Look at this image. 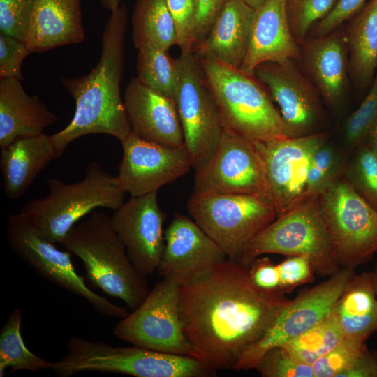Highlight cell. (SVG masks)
<instances>
[{
	"instance_id": "1",
	"label": "cell",
	"mask_w": 377,
	"mask_h": 377,
	"mask_svg": "<svg viewBox=\"0 0 377 377\" xmlns=\"http://www.w3.org/2000/svg\"><path fill=\"white\" fill-rule=\"evenodd\" d=\"M251 283L248 266L226 258L179 288L184 335L198 357L216 370L232 369L289 302Z\"/></svg>"
},
{
	"instance_id": "2",
	"label": "cell",
	"mask_w": 377,
	"mask_h": 377,
	"mask_svg": "<svg viewBox=\"0 0 377 377\" xmlns=\"http://www.w3.org/2000/svg\"><path fill=\"white\" fill-rule=\"evenodd\" d=\"M127 20V7L120 5L105 24L96 66L84 76L61 79L75 100V110L70 123L51 135L59 156L73 140L86 135L104 133L121 142L131 133L120 93Z\"/></svg>"
},
{
	"instance_id": "3",
	"label": "cell",
	"mask_w": 377,
	"mask_h": 377,
	"mask_svg": "<svg viewBox=\"0 0 377 377\" xmlns=\"http://www.w3.org/2000/svg\"><path fill=\"white\" fill-rule=\"evenodd\" d=\"M60 244L82 261L90 285L121 300L131 312L149 294L145 276L131 262L107 214L93 211L71 228Z\"/></svg>"
},
{
	"instance_id": "4",
	"label": "cell",
	"mask_w": 377,
	"mask_h": 377,
	"mask_svg": "<svg viewBox=\"0 0 377 377\" xmlns=\"http://www.w3.org/2000/svg\"><path fill=\"white\" fill-rule=\"evenodd\" d=\"M48 194L25 204L13 219L34 229L54 244H61L81 219L98 208L116 210L124 202L125 191L116 177L97 162H91L84 178L67 184L60 179L47 181Z\"/></svg>"
},
{
	"instance_id": "5",
	"label": "cell",
	"mask_w": 377,
	"mask_h": 377,
	"mask_svg": "<svg viewBox=\"0 0 377 377\" xmlns=\"http://www.w3.org/2000/svg\"><path fill=\"white\" fill-rule=\"evenodd\" d=\"M196 57L223 128L252 142L286 138L280 112L254 75L210 56Z\"/></svg>"
},
{
	"instance_id": "6",
	"label": "cell",
	"mask_w": 377,
	"mask_h": 377,
	"mask_svg": "<svg viewBox=\"0 0 377 377\" xmlns=\"http://www.w3.org/2000/svg\"><path fill=\"white\" fill-rule=\"evenodd\" d=\"M59 377L82 372L122 374L135 377H212L216 370L200 359L132 345L109 343L72 337L66 353L51 369Z\"/></svg>"
},
{
	"instance_id": "7",
	"label": "cell",
	"mask_w": 377,
	"mask_h": 377,
	"mask_svg": "<svg viewBox=\"0 0 377 377\" xmlns=\"http://www.w3.org/2000/svg\"><path fill=\"white\" fill-rule=\"evenodd\" d=\"M267 253L306 256L320 276L329 277L340 269L318 198H309L277 216L246 246L239 262L249 266Z\"/></svg>"
},
{
	"instance_id": "8",
	"label": "cell",
	"mask_w": 377,
	"mask_h": 377,
	"mask_svg": "<svg viewBox=\"0 0 377 377\" xmlns=\"http://www.w3.org/2000/svg\"><path fill=\"white\" fill-rule=\"evenodd\" d=\"M187 209L199 227L235 261L276 218L268 201L252 195L193 193Z\"/></svg>"
},
{
	"instance_id": "9",
	"label": "cell",
	"mask_w": 377,
	"mask_h": 377,
	"mask_svg": "<svg viewBox=\"0 0 377 377\" xmlns=\"http://www.w3.org/2000/svg\"><path fill=\"white\" fill-rule=\"evenodd\" d=\"M318 201L340 267L355 269L377 253V210L343 177Z\"/></svg>"
},
{
	"instance_id": "10",
	"label": "cell",
	"mask_w": 377,
	"mask_h": 377,
	"mask_svg": "<svg viewBox=\"0 0 377 377\" xmlns=\"http://www.w3.org/2000/svg\"><path fill=\"white\" fill-rule=\"evenodd\" d=\"M179 288L165 279L156 283L140 306L117 323L114 336L132 345L198 358L183 331Z\"/></svg>"
},
{
	"instance_id": "11",
	"label": "cell",
	"mask_w": 377,
	"mask_h": 377,
	"mask_svg": "<svg viewBox=\"0 0 377 377\" xmlns=\"http://www.w3.org/2000/svg\"><path fill=\"white\" fill-rule=\"evenodd\" d=\"M354 274L353 269L340 267L327 280L290 300L262 338L242 355L233 369H255L269 349L300 335L328 316Z\"/></svg>"
},
{
	"instance_id": "12",
	"label": "cell",
	"mask_w": 377,
	"mask_h": 377,
	"mask_svg": "<svg viewBox=\"0 0 377 377\" xmlns=\"http://www.w3.org/2000/svg\"><path fill=\"white\" fill-rule=\"evenodd\" d=\"M174 62L178 80L175 101L195 170L212 155L223 126L197 57L193 53L181 54Z\"/></svg>"
},
{
	"instance_id": "13",
	"label": "cell",
	"mask_w": 377,
	"mask_h": 377,
	"mask_svg": "<svg viewBox=\"0 0 377 377\" xmlns=\"http://www.w3.org/2000/svg\"><path fill=\"white\" fill-rule=\"evenodd\" d=\"M193 193L252 195L269 202L264 167L253 142L223 128L212 155L195 169Z\"/></svg>"
},
{
	"instance_id": "14",
	"label": "cell",
	"mask_w": 377,
	"mask_h": 377,
	"mask_svg": "<svg viewBox=\"0 0 377 377\" xmlns=\"http://www.w3.org/2000/svg\"><path fill=\"white\" fill-rule=\"evenodd\" d=\"M330 137V133L325 131L253 142L264 167L269 201L276 217L309 199L306 179L312 156Z\"/></svg>"
},
{
	"instance_id": "15",
	"label": "cell",
	"mask_w": 377,
	"mask_h": 377,
	"mask_svg": "<svg viewBox=\"0 0 377 377\" xmlns=\"http://www.w3.org/2000/svg\"><path fill=\"white\" fill-rule=\"evenodd\" d=\"M7 239L13 251L41 276L84 298L98 313L120 319L129 314L124 308L89 288L85 278L75 271L71 253L60 251L31 227L9 217Z\"/></svg>"
},
{
	"instance_id": "16",
	"label": "cell",
	"mask_w": 377,
	"mask_h": 377,
	"mask_svg": "<svg viewBox=\"0 0 377 377\" xmlns=\"http://www.w3.org/2000/svg\"><path fill=\"white\" fill-rule=\"evenodd\" d=\"M254 75L279 106L283 133L297 138L313 133L323 116L319 93L294 60L267 62L257 66Z\"/></svg>"
},
{
	"instance_id": "17",
	"label": "cell",
	"mask_w": 377,
	"mask_h": 377,
	"mask_svg": "<svg viewBox=\"0 0 377 377\" xmlns=\"http://www.w3.org/2000/svg\"><path fill=\"white\" fill-rule=\"evenodd\" d=\"M120 142L123 157L116 177L131 197L158 191L193 167L185 143L177 147L163 146L142 140L132 132Z\"/></svg>"
},
{
	"instance_id": "18",
	"label": "cell",
	"mask_w": 377,
	"mask_h": 377,
	"mask_svg": "<svg viewBox=\"0 0 377 377\" xmlns=\"http://www.w3.org/2000/svg\"><path fill=\"white\" fill-rule=\"evenodd\" d=\"M165 218L157 191L131 197L111 216L131 262L145 277L157 271L160 265L165 246Z\"/></svg>"
},
{
	"instance_id": "19",
	"label": "cell",
	"mask_w": 377,
	"mask_h": 377,
	"mask_svg": "<svg viewBox=\"0 0 377 377\" xmlns=\"http://www.w3.org/2000/svg\"><path fill=\"white\" fill-rule=\"evenodd\" d=\"M226 258L223 250L195 221L177 214L165 232L157 272L163 279L184 286Z\"/></svg>"
},
{
	"instance_id": "20",
	"label": "cell",
	"mask_w": 377,
	"mask_h": 377,
	"mask_svg": "<svg viewBox=\"0 0 377 377\" xmlns=\"http://www.w3.org/2000/svg\"><path fill=\"white\" fill-rule=\"evenodd\" d=\"M124 102L131 132L138 138L167 147L183 145L184 137L175 100L132 77Z\"/></svg>"
},
{
	"instance_id": "21",
	"label": "cell",
	"mask_w": 377,
	"mask_h": 377,
	"mask_svg": "<svg viewBox=\"0 0 377 377\" xmlns=\"http://www.w3.org/2000/svg\"><path fill=\"white\" fill-rule=\"evenodd\" d=\"M300 47L290 31L286 0H266L254 8L247 52L240 69L254 75L264 63L300 59Z\"/></svg>"
},
{
	"instance_id": "22",
	"label": "cell",
	"mask_w": 377,
	"mask_h": 377,
	"mask_svg": "<svg viewBox=\"0 0 377 377\" xmlns=\"http://www.w3.org/2000/svg\"><path fill=\"white\" fill-rule=\"evenodd\" d=\"M338 29L325 36L306 39L300 48V59L308 77L330 105L340 102L348 81V47L344 31Z\"/></svg>"
},
{
	"instance_id": "23",
	"label": "cell",
	"mask_w": 377,
	"mask_h": 377,
	"mask_svg": "<svg viewBox=\"0 0 377 377\" xmlns=\"http://www.w3.org/2000/svg\"><path fill=\"white\" fill-rule=\"evenodd\" d=\"M80 0H34L24 38L30 53L84 40Z\"/></svg>"
},
{
	"instance_id": "24",
	"label": "cell",
	"mask_w": 377,
	"mask_h": 377,
	"mask_svg": "<svg viewBox=\"0 0 377 377\" xmlns=\"http://www.w3.org/2000/svg\"><path fill=\"white\" fill-rule=\"evenodd\" d=\"M58 121L59 117L38 96L24 91L20 80H0L1 149L19 138L42 134Z\"/></svg>"
},
{
	"instance_id": "25",
	"label": "cell",
	"mask_w": 377,
	"mask_h": 377,
	"mask_svg": "<svg viewBox=\"0 0 377 377\" xmlns=\"http://www.w3.org/2000/svg\"><path fill=\"white\" fill-rule=\"evenodd\" d=\"M253 11L244 0H228L208 35L194 45L192 52L239 68L249 46Z\"/></svg>"
},
{
	"instance_id": "26",
	"label": "cell",
	"mask_w": 377,
	"mask_h": 377,
	"mask_svg": "<svg viewBox=\"0 0 377 377\" xmlns=\"http://www.w3.org/2000/svg\"><path fill=\"white\" fill-rule=\"evenodd\" d=\"M59 154L51 135L19 138L1 149L0 167L6 196L22 197L34 180Z\"/></svg>"
},
{
	"instance_id": "27",
	"label": "cell",
	"mask_w": 377,
	"mask_h": 377,
	"mask_svg": "<svg viewBox=\"0 0 377 377\" xmlns=\"http://www.w3.org/2000/svg\"><path fill=\"white\" fill-rule=\"evenodd\" d=\"M332 313L343 337L365 341L377 331V296L374 272L354 274Z\"/></svg>"
},
{
	"instance_id": "28",
	"label": "cell",
	"mask_w": 377,
	"mask_h": 377,
	"mask_svg": "<svg viewBox=\"0 0 377 377\" xmlns=\"http://www.w3.org/2000/svg\"><path fill=\"white\" fill-rule=\"evenodd\" d=\"M349 75L360 91L370 89L377 71V0H369L344 31Z\"/></svg>"
},
{
	"instance_id": "29",
	"label": "cell",
	"mask_w": 377,
	"mask_h": 377,
	"mask_svg": "<svg viewBox=\"0 0 377 377\" xmlns=\"http://www.w3.org/2000/svg\"><path fill=\"white\" fill-rule=\"evenodd\" d=\"M132 26L137 50L149 43L167 50L176 45L175 22L166 0H136Z\"/></svg>"
},
{
	"instance_id": "30",
	"label": "cell",
	"mask_w": 377,
	"mask_h": 377,
	"mask_svg": "<svg viewBox=\"0 0 377 377\" xmlns=\"http://www.w3.org/2000/svg\"><path fill=\"white\" fill-rule=\"evenodd\" d=\"M22 318L21 309H15L1 330L0 377L4 376L7 368H10V372L52 369L53 362L35 355L27 348L21 334Z\"/></svg>"
},
{
	"instance_id": "31",
	"label": "cell",
	"mask_w": 377,
	"mask_h": 377,
	"mask_svg": "<svg viewBox=\"0 0 377 377\" xmlns=\"http://www.w3.org/2000/svg\"><path fill=\"white\" fill-rule=\"evenodd\" d=\"M138 51L137 78L145 85L175 100L177 72L174 59L169 56L168 50L149 43Z\"/></svg>"
},
{
	"instance_id": "32",
	"label": "cell",
	"mask_w": 377,
	"mask_h": 377,
	"mask_svg": "<svg viewBox=\"0 0 377 377\" xmlns=\"http://www.w3.org/2000/svg\"><path fill=\"white\" fill-rule=\"evenodd\" d=\"M343 337L331 312L320 322L281 346L298 361L313 365L334 348Z\"/></svg>"
},
{
	"instance_id": "33",
	"label": "cell",
	"mask_w": 377,
	"mask_h": 377,
	"mask_svg": "<svg viewBox=\"0 0 377 377\" xmlns=\"http://www.w3.org/2000/svg\"><path fill=\"white\" fill-rule=\"evenodd\" d=\"M348 160L329 140L314 152L306 179L307 198H318L327 188L343 177Z\"/></svg>"
},
{
	"instance_id": "34",
	"label": "cell",
	"mask_w": 377,
	"mask_h": 377,
	"mask_svg": "<svg viewBox=\"0 0 377 377\" xmlns=\"http://www.w3.org/2000/svg\"><path fill=\"white\" fill-rule=\"evenodd\" d=\"M343 177L368 204L377 210V158L366 143L355 149Z\"/></svg>"
},
{
	"instance_id": "35",
	"label": "cell",
	"mask_w": 377,
	"mask_h": 377,
	"mask_svg": "<svg viewBox=\"0 0 377 377\" xmlns=\"http://www.w3.org/2000/svg\"><path fill=\"white\" fill-rule=\"evenodd\" d=\"M337 0H286V14L293 37L299 45L309 31L332 9Z\"/></svg>"
},
{
	"instance_id": "36",
	"label": "cell",
	"mask_w": 377,
	"mask_h": 377,
	"mask_svg": "<svg viewBox=\"0 0 377 377\" xmlns=\"http://www.w3.org/2000/svg\"><path fill=\"white\" fill-rule=\"evenodd\" d=\"M367 350L365 341L343 337L313 365L315 377H339Z\"/></svg>"
},
{
	"instance_id": "37",
	"label": "cell",
	"mask_w": 377,
	"mask_h": 377,
	"mask_svg": "<svg viewBox=\"0 0 377 377\" xmlns=\"http://www.w3.org/2000/svg\"><path fill=\"white\" fill-rule=\"evenodd\" d=\"M376 120L377 71L364 101L346 121L345 134L348 145L357 149L365 143L369 131Z\"/></svg>"
},
{
	"instance_id": "38",
	"label": "cell",
	"mask_w": 377,
	"mask_h": 377,
	"mask_svg": "<svg viewBox=\"0 0 377 377\" xmlns=\"http://www.w3.org/2000/svg\"><path fill=\"white\" fill-rule=\"evenodd\" d=\"M255 369L263 377H315L312 365L295 359L281 346L267 351Z\"/></svg>"
},
{
	"instance_id": "39",
	"label": "cell",
	"mask_w": 377,
	"mask_h": 377,
	"mask_svg": "<svg viewBox=\"0 0 377 377\" xmlns=\"http://www.w3.org/2000/svg\"><path fill=\"white\" fill-rule=\"evenodd\" d=\"M172 16L181 54L193 53L196 43L197 6L195 0H166Z\"/></svg>"
},
{
	"instance_id": "40",
	"label": "cell",
	"mask_w": 377,
	"mask_h": 377,
	"mask_svg": "<svg viewBox=\"0 0 377 377\" xmlns=\"http://www.w3.org/2000/svg\"><path fill=\"white\" fill-rule=\"evenodd\" d=\"M34 0H0L1 33L24 41Z\"/></svg>"
},
{
	"instance_id": "41",
	"label": "cell",
	"mask_w": 377,
	"mask_h": 377,
	"mask_svg": "<svg viewBox=\"0 0 377 377\" xmlns=\"http://www.w3.org/2000/svg\"><path fill=\"white\" fill-rule=\"evenodd\" d=\"M283 294L292 292L301 285L313 282L314 269L306 256H289L277 264Z\"/></svg>"
},
{
	"instance_id": "42",
	"label": "cell",
	"mask_w": 377,
	"mask_h": 377,
	"mask_svg": "<svg viewBox=\"0 0 377 377\" xmlns=\"http://www.w3.org/2000/svg\"><path fill=\"white\" fill-rule=\"evenodd\" d=\"M31 54L23 41L0 33V78L22 80L24 59Z\"/></svg>"
},
{
	"instance_id": "43",
	"label": "cell",
	"mask_w": 377,
	"mask_h": 377,
	"mask_svg": "<svg viewBox=\"0 0 377 377\" xmlns=\"http://www.w3.org/2000/svg\"><path fill=\"white\" fill-rule=\"evenodd\" d=\"M248 269L250 281L259 291L283 294L278 266L268 257L256 258L249 265Z\"/></svg>"
},
{
	"instance_id": "44",
	"label": "cell",
	"mask_w": 377,
	"mask_h": 377,
	"mask_svg": "<svg viewBox=\"0 0 377 377\" xmlns=\"http://www.w3.org/2000/svg\"><path fill=\"white\" fill-rule=\"evenodd\" d=\"M367 0H337L331 11L313 27V37L327 35L354 16Z\"/></svg>"
},
{
	"instance_id": "45",
	"label": "cell",
	"mask_w": 377,
	"mask_h": 377,
	"mask_svg": "<svg viewBox=\"0 0 377 377\" xmlns=\"http://www.w3.org/2000/svg\"><path fill=\"white\" fill-rule=\"evenodd\" d=\"M195 1L197 6L195 28L196 44L208 35L214 22L228 0Z\"/></svg>"
},
{
	"instance_id": "46",
	"label": "cell",
	"mask_w": 377,
	"mask_h": 377,
	"mask_svg": "<svg viewBox=\"0 0 377 377\" xmlns=\"http://www.w3.org/2000/svg\"><path fill=\"white\" fill-rule=\"evenodd\" d=\"M339 377H377V360L373 353L367 349Z\"/></svg>"
},
{
	"instance_id": "47",
	"label": "cell",
	"mask_w": 377,
	"mask_h": 377,
	"mask_svg": "<svg viewBox=\"0 0 377 377\" xmlns=\"http://www.w3.org/2000/svg\"><path fill=\"white\" fill-rule=\"evenodd\" d=\"M365 143L377 158V120L369 130Z\"/></svg>"
},
{
	"instance_id": "48",
	"label": "cell",
	"mask_w": 377,
	"mask_h": 377,
	"mask_svg": "<svg viewBox=\"0 0 377 377\" xmlns=\"http://www.w3.org/2000/svg\"><path fill=\"white\" fill-rule=\"evenodd\" d=\"M121 0H100L101 4L106 9L112 12L120 6Z\"/></svg>"
},
{
	"instance_id": "49",
	"label": "cell",
	"mask_w": 377,
	"mask_h": 377,
	"mask_svg": "<svg viewBox=\"0 0 377 377\" xmlns=\"http://www.w3.org/2000/svg\"><path fill=\"white\" fill-rule=\"evenodd\" d=\"M249 6L255 8L266 1V0H244Z\"/></svg>"
},
{
	"instance_id": "50",
	"label": "cell",
	"mask_w": 377,
	"mask_h": 377,
	"mask_svg": "<svg viewBox=\"0 0 377 377\" xmlns=\"http://www.w3.org/2000/svg\"><path fill=\"white\" fill-rule=\"evenodd\" d=\"M374 274L375 290H376V296H377V264L375 266L374 271Z\"/></svg>"
},
{
	"instance_id": "51",
	"label": "cell",
	"mask_w": 377,
	"mask_h": 377,
	"mask_svg": "<svg viewBox=\"0 0 377 377\" xmlns=\"http://www.w3.org/2000/svg\"><path fill=\"white\" fill-rule=\"evenodd\" d=\"M372 353L377 360V351H373Z\"/></svg>"
}]
</instances>
